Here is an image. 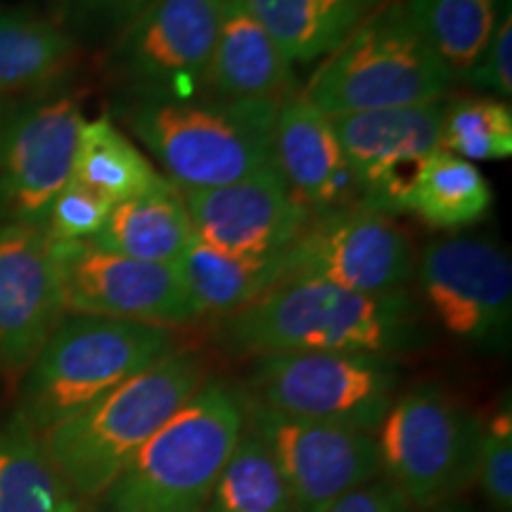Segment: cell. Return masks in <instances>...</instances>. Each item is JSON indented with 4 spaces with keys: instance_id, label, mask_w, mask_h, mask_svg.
I'll use <instances>...</instances> for the list:
<instances>
[{
    "instance_id": "obj_1",
    "label": "cell",
    "mask_w": 512,
    "mask_h": 512,
    "mask_svg": "<svg viewBox=\"0 0 512 512\" xmlns=\"http://www.w3.org/2000/svg\"><path fill=\"white\" fill-rule=\"evenodd\" d=\"M214 339L230 356L377 354L422 344V311L406 290L361 294L320 280L287 278L245 309L216 320Z\"/></svg>"
},
{
    "instance_id": "obj_2",
    "label": "cell",
    "mask_w": 512,
    "mask_h": 512,
    "mask_svg": "<svg viewBox=\"0 0 512 512\" xmlns=\"http://www.w3.org/2000/svg\"><path fill=\"white\" fill-rule=\"evenodd\" d=\"M280 100L121 98L117 117L178 190L240 181L273 162Z\"/></svg>"
},
{
    "instance_id": "obj_3",
    "label": "cell",
    "mask_w": 512,
    "mask_h": 512,
    "mask_svg": "<svg viewBox=\"0 0 512 512\" xmlns=\"http://www.w3.org/2000/svg\"><path fill=\"white\" fill-rule=\"evenodd\" d=\"M207 380V356L195 347H178L41 434L50 463L76 501L105 496L152 434Z\"/></svg>"
},
{
    "instance_id": "obj_4",
    "label": "cell",
    "mask_w": 512,
    "mask_h": 512,
    "mask_svg": "<svg viewBox=\"0 0 512 512\" xmlns=\"http://www.w3.org/2000/svg\"><path fill=\"white\" fill-rule=\"evenodd\" d=\"M247 425L242 389L207 380L105 491L107 512H204Z\"/></svg>"
},
{
    "instance_id": "obj_5",
    "label": "cell",
    "mask_w": 512,
    "mask_h": 512,
    "mask_svg": "<svg viewBox=\"0 0 512 512\" xmlns=\"http://www.w3.org/2000/svg\"><path fill=\"white\" fill-rule=\"evenodd\" d=\"M178 347H183L178 330L64 313L24 370L17 415L46 434Z\"/></svg>"
},
{
    "instance_id": "obj_6",
    "label": "cell",
    "mask_w": 512,
    "mask_h": 512,
    "mask_svg": "<svg viewBox=\"0 0 512 512\" xmlns=\"http://www.w3.org/2000/svg\"><path fill=\"white\" fill-rule=\"evenodd\" d=\"M456 86L408 17L406 0H382L335 53L304 95L328 117L446 100Z\"/></svg>"
},
{
    "instance_id": "obj_7",
    "label": "cell",
    "mask_w": 512,
    "mask_h": 512,
    "mask_svg": "<svg viewBox=\"0 0 512 512\" xmlns=\"http://www.w3.org/2000/svg\"><path fill=\"white\" fill-rule=\"evenodd\" d=\"M482 420L439 384L396 396L375 430L380 472L415 510L453 503L477 482Z\"/></svg>"
},
{
    "instance_id": "obj_8",
    "label": "cell",
    "mask_w": 512,
    "mask_h": 512,
    "mask_svg": "<svg viewBox=\"0 0 512 512\" xmlns=\"http://www.w3.org/2000/svg\"><path fill=\"white\" fill-rule=\"evenodd\" d=\"M399 384L392 356L273 354L252 358L242 394L280 415L375 434Z\"/></svg>"
},
{
    "instance_id": "obj_9",
    "label": "cell",
    "mask_w": 512,
    "mask_h": 512,
    "mask_svg": "<svg viewBox=\"0 0 512 512\" xmlns=\"http://www.w3.org/2000/svg\"><path fill=\"white\" fill-rule=\"evenodd\" d=\"M83 121L79 98L55 88L0 107V223L46 226L53 200L72 178Z\"/></svg>"
},
{
    "instance_id": "obj_10",
    "label": "cell",
    "mask_w": 512,
    "mask_h": 512,
    "mask_svg": "<svg viewBox=\"0 0 512 512\" xmlns=\"http://www.w3.org/2000/svg\"><path fill=\"white\" fill-rule=\"evenodd\" d=\"M427 313L441 332L477 351H503L512 330V261L484 238L434 240L415 261Z\"/></svg>"
},
{
    "instance_id": "obj_11",
    "label": "cell",
    "mask_w": 512,
    "mask_h": 512,
    "mask_svg": "<svg viewBox=\"0 0 512 512\" xmlns=\"http://www.w3.org/2000/svg\"><path fill=\"white\" fill-rule=\"evenodd\" d=\"M221 0H155L107 48L121 98H195L219 31Z\"/></svg>"
},
{
    "instance_id": "obj_12",
    "label": "cell",
    "mask_w": 512,
    "mask_h": 512,
    "mask_svg": "<svg viewBox=\"0 0 512 512\" xmlns=\"http://www.w3.org/2000/svg\"><path fill=\"white\" fill-rule=\"evenodd\" d=\"M64 313L131 320L178 330L200 313L176 264H150L81 242L50 240Z\"/></svg>"
},
{
    "instance_id": "obj_13",
    "label": "cell",
    "mask_w": 512,
    "mask_h": 512,
    "mask_svg": "<svg viewBox=\"0 0 512 512\" xmlns=\"http://www.w3.org/2000/svg\"><path fill=\"white\" fill-rule=\"evenodd\" d=\"M446 100L330 117L354 171L361 207L384 216L408 214L427 157L439 150Z\"/></svg>"
},
{
    "instance_id": "obj_14",
    "label": "cell",
    "mask_w": 512,
    "mask_h": 512,
    "mask_svg": "<svg viewBox=\"0 0 512 512\" xmlns=\"http://www.w3.org/2000/svg\"><path fill=\"white\" fill-rule=\"evenodd\" d=\"M413 275L415 252L406 230L392 216L363 207L318 216L287 249V278L320 280L351 292H401Z\"/></svg>"
},
{
    "instance_id": "obj_15",
    "label": "cell",
    "mask_w": 512,
    "mask_h": 512,
    "mask_svg": "<svg viewBox=\"0 0 512 512\" xmlns=\"http://www.w3.org/2000/svg\"><path fill=\"white\" fill-rule=\"evenodd\" d=\"M247 401V425L273 451L292 512H328L339 498L380 475L375 434L290 418Z\"/></svg>"
},
{
    "instance_id": "obj_16",
    "label": "cell",
    "mask_w": 512,
    "mask_h": 512,
    "mask_svg": "<svg viewBox=\"0 0 512 512\" xmlns=\"http://www.w3.org/2000/svg\"><path fill=\"white\" fill-rule=\"evenodd\" d=\"M181 192L195 240L230 256L283 254L313 221L275 162L219 188Z\"/></svg>"
},
{
    "instance_id": "obj_17",
    "label": "cell",
    "mask_w": 512,
    "mask_h": 512,
    "mask_svg": "<svg viewBox=\"0 0 512 512\" xmlns=\"http://www.w3.org/2000/svg\"><path fill=\"white\" fill-rule=\"evenodd\" d=\"M62 316L48 235L0 223V370L22 377Z\"/></svg>"
},
{
    "instance_id": "obj_18",
    "label": "cell",
    "mask_w": 512,
    "mask_h": 512,
    "mask_svg": "<svg viewBox=\"0 0 512 512\" xmlns=\"http://www.w3.org/2000/svg\"><path fill=\"white\" fill-rule=\"evenodd\" d=\"M273 162L313 219L361 207V190L332 131L330 117L302 91L278 105Z\"/></svg>"
},
{
    "instance_id": "obj_19",
    "label": "cell",
    "mask_w": 512,
    "mask_h": 512,
    "mask_svg": "<svg viewBox=\"0 0 512 512\" xmlns=\"http://www.w3.org/2000/svg\"><path fill=\"white\" fill-rule=\"evenodd\" d=\"M294 91L292 64L249 10L247 0H221L204 93L216 98L283 100Z\"/></svg>"
},
{
    "instance_id": "obj_20",
    "label": "cell",
    "mask_w": 512,
    "mask_h": 512,
    "mask_svg": "<svg viewBox=\"0 0 512 512\" xmlns=\"http://www.w3.org/2000/svg\"><path fill=\"white\" fill-rule=\"evenodd\" d=\"M93 245L150 264H176L192 242L183 192L164 178L155 188L114 204Z\"/></svg>"
},
{
    "instance_id": "obj_21",
    "label": "cell",
    "mask_w": 512,
    "mask_h": 512,
    "mask_svg": "<svg viewBox=\"0 0 512 512\" xmlns=\"http://www.w3.org/2000/svg\"><path fill=\"white\" fill-rule=\"evenodd\" d=\"M185 290L200 318H226L287 278V252L273 256H230L195 240L176 261Z\"/></svg>"
},
{
    "instance_id": "obj_22",
    "label": "cell",
    "mask_w": 512,
    "mask_h": 512,
    "mask_svg": "<svg viewBox=\"0 0 512 512\" xmlns=\"http://www.w3.org/2000/svg\"><path fill=\"white\" fill-rule=\"evenodd\" d=\"M76 53L79 43L57 19L0 5V98L53 88Z\"/></svg>"
},
{
    "instance_id": "obj_23",
    "label": "cell",
    "mask_w": 512,
    "mask_h": 512,
    "mask_svg": "<svg viewBox=\"0 0 512 512\" xmlns=\"http://www.w3.org/2000/svg\"><path fill=\"white\" fill-rule=\"evenodd\" d=\"M382 0H247L287 62L309 64L335 53Z\"/></svg>"
},
{
    "instance_id": "obj_24",
    "label": "cell",
    "mask_w": 512,
    "mask_h": 512,
    "mask_svg": "<svg viewBox=\"0 0 512 512\" xmlns=\"http://www.w3.org/2000/svg\"><path fill=\"white\" fill-rule=\"evenodd\" d=\"M69 181L119 204L152 190L164 176L152 159L143 155L136 140L114 124L110 114H100L83 121Z\"/></svg>"
},
{
    "instance_id": "obj_25",
    "label": "cell",
    "mask_w": 512,
    "mask_h": 512,
    "mask_svg": "<svg viewBox=\"0 0 512 512\" xmlns=\"http://www.w3.org/2000/svg\"><path fill=\"white\" fill-rule=\"evenodd\" d=\"M510 0H406L408 17L453 83L484 53Z\"/></svg>"
},
{
    "instance_id": "obj_26",
    "label": "cell",
    "mask_w": 512,
    "mask_h": 512,
    "mask_svg": "<svg viewBox=\"0 0 512 512\" xmlns=\"http://www.w3.org/2000/svg\"><path fill=\"white\" fill-rule=\"evenodd\" d=\"M0 512H79L41 434L17 413L0 427Z\"/></svg>"
},
{
    "instance_id": "obj_27",
    "label": "cell",
    "mask_w": 512,
    "mask_h": 512,
    "mask_svg": "<svg viewBox=\"0 0 512 512\" xmlns=\"http://www.w3.org/2000/svg\"><path fill=\"white\" fill-rule=\"evenodd\" d=\"M494 192L482 171L446 150H434L415 188L411 214L437 230H458L482 221Z\"/></svg>"
},
{
    "instance_id": "obj_28",
    "label": "cell",
    "mask_w": 512,
    "mask_h": 512,
    "mask_svg": "<svg viewBox=\"0 0 512 512\" xmlns=\"http://www.w3.org/2000/svg\"><path fill=\"white\" fill-rule=\"evenodd\" d=\"M204 512H292L273 451L249 425L223 465Z\"/></svg>"
},
{
    "instance_id": "obj_29",
    "label": "cell",
    "mask_w": 512,
    "mask_h": 512,
    "mask_svg": "<svg viewBox=\"0 0 512 512\" xmlns=\"http://www.w3.org/2000/svg\"><path fill=\"white\" fill-rule=\"evenodd\" d=\"M441 150L465 162H503L512 157V110L505 100L467 95L446 100Z\"/></svg>"
},
{
    "instance_id": "obj_30",
    "label": "cell",
    "mask_w": 512,
    "mask_h": 512,
    "mask_svg": "<svg viewBox=\"0 0 512 512\" xmlns=\"http://www.w3.org/2000/svg\"><path fill=\"white\" fill-rule=\"evenodd\" d=\"M155 0H57V22L76 43L110 48Z\"/></svg>"
},
{
    "instance_id": "obj_31",
    "label": "cell",
    "mask_w": 512,
    "mask_h": 512,
    "mask_svg": "<svg viewBox=\"0 0 512 512\" xmlns=\"http://www.w3.org/2000/svg\"><path fill=\"white\" fill-rule=\"evenodd\" d=\"M477 482L491 508L496 512L512 510V408L508 394L489 420H482Z\"/></svg>"
},
{
    "instance_id": "obj_32",
    "label": "cell",
    "mask_w": 512,
    "mask_h": 512,
    "mask_svg": "<svg viewBox=\"0 0 512 512\" xmlns=\"http://www.w3.org/2000/svg\"><path fill=\"white\" fill-rule=\"evenodd\" d=\"M114 204L98 192L69 181L53 200L43 233L53 242L93 240L105 226Z\"/></svg>"
},
{
    "instance_id": "obj_33",
    "label": "cell",
    "mask_w": 512,
    "mask_h": 512,
    "mask_svg": "<svg viewBox=\"0 0 512 512\" xmlns=\"http://www.w3.org/2000/svg\"><path fill=\"white\" fill-rule=\"evenodd\" d=\"M465 86L489 95V98L508 100L512 95V10L503 12L501 22L486 43L484 53L477 57L465 76Z\"/></svg>"
},
{
    "instance_id": "obj_34",
    "label": "cell",
    "mask_w": 512,
    "mask_h": 512,
    "mask_svg": "<svg viewBox=\"0 0 512 512\" xmlns=\"http://www.w3.org/2000/svg\"><path fill=\"white\" fill-rule=\"evenodd\" d=\"M328 512H415V508L387 479H373L339 498Z\"/></svg>"
},
{
    "instance_id": "obj_35",
    "label": "cell",
    "mask_w": 512,
    "mask_h": 512,
    "mask_svg": "<svg viewBox=\"0 0 512 512\" xmlns=\"http://www.w3.org/2000/svg\"><path fill=\"white\" fill-rule=\"evenodd\" d=\"M432 512H470L467 508H463V505H456V503H448V505H441V508L432 510Z\"/></svg>"
}]
</instances>
